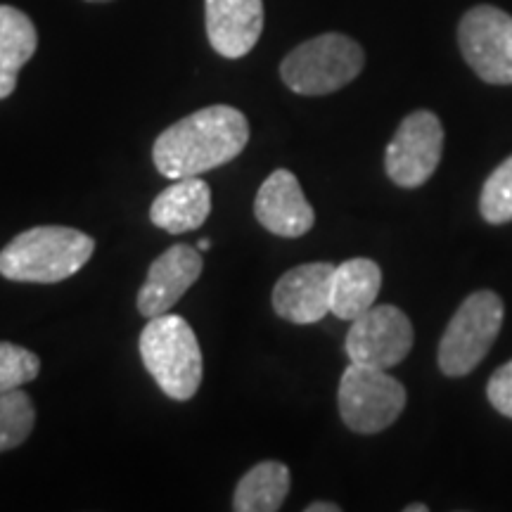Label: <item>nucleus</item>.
Returning <instances> with one entry per match:
<instances>
[{
  "label": "nucleus",
  "instance_id": "nucleus-1",
  "mask_svg": "<svg viewBox=\"0 0 512 512\" xmlns=\"http://www.w3.org/2000/svg\"><path fill=\"white\" fill-rule=\"evenodd\" d=\"M247 143L249 121L245 114L230 105H211L159 133L152 159L159 174L176 181L233 162Z\"/></svg>",
  "mask_w": 512,
  "mask_h": 512
},
{
  "label": "nucleus",
  "instance_id": "nucleus-2",
  "mask_svg": "<svg viewBox=\"0 0 512 512\" xmlns=\"http://www.w3.org/2000/svg\"><path fill=\"white\" fill-rule=\"evenodd\" d=\"M91 235L67 226H36L0 252V275L15 283H62L91 261Z\"/></svg>",
  "mask_w": 512,
  "mask_h": 512
},
{
  "label": "nucleus",
  "instance_id": "nucleus-3",
  "mask_svg": "<svg viewBox=\"0 0 512 512\" xmlns=\"http://www.w3.org/2000/svg\"><path fill=\"white\" fill-rule=\"evenodd\" d=\"M140 358L169 399L188 401L200 389L204 375L200 342L188 320L176 313L150 318L140 332Z\"/></svg>",
  "mask_w": 512,
  "mask_h": 512
},
{
  "label": "nucleus",
  "instance_id": "nucleus-4",
  "mask_svg": "<svg viewBox=\"0 0 512 512\" xmlns=\"http://www.w3.org/2000/svg\"><path fill=\"white\" fill-rule=\"evenodd\" d=\"M363 64L366 53L354 38L320 34L285 57L280 76L297 95H328L349 86L363 72Z\"/></svg>",
  "mask_w": 512,
  "mask_h": 512
},
{
  "label": "nucleus",
  "instance_id": "nucleus-5",
  "mask_svg": "<svg viewBox=\"0 0 512 512\" xmlns=\"http://www.w3.org/2000/svg\"><path fill=\"white\" fill-rule=\"evenodd\" d=\"M503 299L491 290L472 292L453 313L439 342V368L448 377L472 373L494 347L503 328Z\"/></svg>",
  "mask_w": 512,
  "mask_h": 512
},
{
  "label": "nucleus",
  "instance_id": "nucleus-6",
  "mask_svg": "<svg viewBox=\"0 0 512 512\" xmlns=\"http://www.w3.org/2000/svg\"><path fill=\"white\" fill-rule=\"evenodd\" d=\"M406 401L403 384L382 368L351 363L339 380V415L351 432H384L399 420Z\"/></svg>",
  "mask_w": 512,
  "mask_h": 512
},
{
  "label": "nucleus",
  "instance_id": "nucleus-7",
  "mask_svg": "<svg viewBox=\"0 0 512 512\" xmlns=\"http://www.w3.org/2000/svg\"><path fill=\"white\" fill-rule=\"evenodd\" d=\"M458 46L472 72L494 86H512V17L496 5H475L458 24Z\"/></svg>",
  "mask_w": 512,
  "mask_h": 512
},
{
  "label": "nucleus",
  "instance_id": "nucleus-8",
  "mask_svg": "<svg viewBox=\"0 0 512 512\" xmlns=\"http://www.w3.org/2000/svg\"><path fill=\"white\" fill-rule=\"evenodd\" d=\"M444 152V126L430 110L408 114L384 155V171L399 188H420L437 171Z\"/></svg>",
  "mask_w": 512,
  "mask_h": 512
},
{
  "label": "nucleus",
  "instance_id": "nucleus-9",
  "mask_svg": "<svg viewBox=\"0 0 512 512\" xmlns=\"http://www.w3.org/2000/svg\"><path fill=\"white\" fill-rule=\"evenodd\" d=\"M413 339L411 318L392 304H382L351 320L344 349L351 363L389 370L411 354Z\"/></svg>",
  "mask_w": 512,
  "mask_h": 512
},
{
  "label": "nucleus",
  "instance_id": "nucleus-10",
  "mask_svg": "<svg viewBox=\"0 0 512 512\" xmlns=\"http://www.w3.org/2000/svg\"><path fill=\"white\" fill-rule=\"evenodd\" d=\"M204 259L200 249L190 245H174L152 261L143 287L138 292V311L145 318L169 313L181 297L200 280Z\"/></svg>",
  "mask_w": 512,
  "mask_h": 512
},
{
  "label": "nucleus",
  "instance_id": "nucleus-11",
  "mask_svg": "<svg viewBox=\"0 0 512 512\" xmlns=\"http://www.w3.org/2000/svg\"><path fill=\"white\" fill-rule=\"evenodd\" d=\"M335 266L313 261L287 271L273 287V309L294 325H313L330 313Z\"/></svg>",
  "mask_w": 512,
  "mask_h": 512
},
{
  "label": "nucleus",
  "instance_id": "nucleus-12",
  "mask_svg": "<svg viewBox=\"0 0 512 512\" xmlns=\"http://www.w3.org/2000/svg\"><path fill=\"white\" fill-rule=\"evenodd\" d=\"M254 216L278 238H302L316 223V211L304 197L297 176L287 169L273 171L256 192Z\"/></svg>",
  "mask_w": 512,
  "mask_h": 512
},
{
  "label": "nucleus",
  "instance_id": "nucleus-13",
  "mask_svg": "<svg viewBox=\"0 0 512 512\" xmlns=\"http://www.w3.org/2000/svg\"><path fill=\"white\" fill-rule=\"evenodd\" d=\"M204 22L211 48L228 60H240L264 31V0H207Z\"/></svg>",
  "mask_w": 512,
  "mask_h": 512
},
{
  "label": "nucleus",
  "instance_id": "nucleus-14",
  "mask_svg": "<svg viewBox=\"0 0 512 512\" xmlns=\"http://www.w3.org/2000/svg\"><path fill=\"white\" fill-rule=\"evenodd\" d=\"M211 211V188L200 176L176 178L157 195L150 221L171 235H183L204 226Z\"/></svg>",
  "mask_w": 512,
  "mask_h": 512
},
{
  "label": "nucleus",
  "instance_id": "nucleus-15",
  "mask_svg": "<svg viewBox=\"0 0 512 512\" xmlns=\"http://www.w3.org/2000/svg\"><path fill=\"white\" fill-rule=\"evenodd\" d=\"M382 287V271L373 259H349L335 266L332 275L330 313L342 320H356L361 313L373 309Z\"/></svg>",
  "mask_w": 512,
  "mask_h": 512
},
{
  "label": "nucleus",
  "instance_id": "nucleus-16",
  "mask_svg": "<svg viewBox=\"0 0 512 512\" xmlns=\"http://www.w3.org/2000/svg\"><path fill=\"white\" fill-rule=\"evenodd\" d=\"M38 34L34 22L12 5H0V100L17 88V74L34 57Z\"/></svg>",
  "mask_w": 512,
  "mask_h": 512
},
{
  "label": "nucleus",
  "instance_id": "nucleus-17",
  "mask_svg": "<svg viewBox=\"0 0 512 512\" xmlns=\"http://www.w3.org/2000/svg\"><path fill=\"white\" fill-rule=\"evenodd\" d=\"M292 477L285 463L264 460L254 465L240 484L235 486L233 510L235 512H275L283 508L290 494Z\"/></svg>",
  "mask_w": 512,
  "mask_h": 512
},
{
  "label": "nucleus",
  "instance_id": "nucleus-18",
  "mask_svg": "<svg viewBox=\"0 0 512 512\" xmlns=\"http://www.w3.org/2000/svg\"><path fill=\"white\" fill-rule=\"evenodd\" d=\"M34 403L22 389L0 394V453L22 446L34 430Z\"/></svg>",
  "mask_w": 512,
  "mask_h": 512
},
{
  "label": "nucleus",
  "instance_id": "nucleus-19",
  "mask_svg": "<svg viewBox=\"0 0 512 512\" xmlns=\"http://www.w3.org/2000/svg\"><path fill=\"white\" fill-rule=\"evenodd\" d=\"M479 211L491 226L512 221V157L501 162L494 174L486 178L479 197Z\"/></svg>",
  "mask_w": 512,
  "mask_h": 512
},
{
  "label": "nucleus",
  "instance_id": "nucleus-20",
  "mask_svg": "<svg viewBox=\"0 0 512 512\" xmlns=\"http://www.w3.org/2000/svg\"><path fill=\"white\" fill-rule=\"evenodd\" d=\"M38 370H41V361L34 351L12 342H0V394L34 382Z\"/></svg>",
  "mask_w": 512,
  "mask_h": 512
},
{
  "label": "nucleus",
  "instance_id": "nucleus-21",
  "mask_svg": "<svg viewBox=\"0 0 512 512\" xmlns=\"http://www.w3.org/2000/svg\"><path fill=\"white\" fill-rule=\"evenodd\" d=\"M486 396H489L491 406L505 418L512 420V361L505 363L491 375L489 387H486Z\"/></svg>",
  "mask_w": 512,
  "mask_h": 512
},
{
  "label": "nucleus",
  "instance_id": "nucleus-22",
  "mask_svg": "<svg viewBox=\"0 0 512 512\" xmlns=\"http://www.w3.org/2000/svg\"><path fill=\"white\" fill-rule=\"evenodd\" d=\"M342 508H339L337 503H328V501H318V503H311L306 505V512H339Z\"/></svg>",
  "mask_w": 512,
  "mask_h": 512
},
{
  "label": "nucleus",
  "instance_id": "nucleus-23",
  "mask_svg": "<svg viewBox=\"0 0 512 512\" xmlns=\"http://www.w3.org/2000/svg\"><path fill=\"white\" fill-rule=\"evenodd\" d=\"M403 510H406V512H427L430 508H427V505H422V503H411V505H406Z\"/></svg>",
  "mask_w": 512,
  "mask_h": 512
},
{
  "label": "nucleus",
  "instance_id": "nucleus-24",
  "mask_svg": "<svg viewBox=\"0 0 512 512\" xmlns=\"http://www.w3.org/2000/svg\"><path fill=\"white\" fill-rule=\"evenodd\" d=\"M197 249H200V252H207V249H211V240H200L197 242Z\"/></svg>",
  "mask_w": 512,
  "mask_h": 512
},
{
  "label": "nucleus",
  "instance_id": "nucleus-25",
  "mask_svg": "<svg viewBox=\"0 0 512 512\" xmlns=\"http://www.w3.org/2000/svg\"><path fill=\"white\" fill-rule=\"evenodd\" d=\"M88 3H110V0H88Z\"/></svg>",
  "mask_w": 512,
  "mask_h": 512
}]
</instances>
